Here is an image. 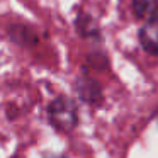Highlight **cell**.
<instances>
[{"label": "cell", "mask_w": 158, "mask_h": 158, "mask_svg": "<svg viewBox=\"0 0 158 158\" xmlns=\"http://www.w3.org/2000/svg\"><path fill=\"white\" fill-rule=\"evenodd\" d=\"M49 114H51V121L55 123V126L60 127V129H72L75 126L77 114H75V107L70 100L66 99L55 100L51 109H49Z\"/></svg>", "instance_id": "cell-1"}, {"label": "cell", "mask_w": 158, "mask_h": 158, "mask_svg": "<svg viewBox=\"0 0 158 158\" xmlns=\"http://www.w3.org/2000/svg\"><path fill=\"white\" fill-rule=\"evenodd\" d=\"M141 46L151 55H158V19L148 21L139 31Z\"/></svg>", "instance_id": "cell-2"}, {"label": "cell", "mask_w": 158, "mask_h": 158, "mask_svg": "<svg viewBox=\"0 0 158 158\" xmlns=\"http://www.w3.org/2000/svg\"><path fill=\"white\" fill-rule=\"evenodd\" d=\"M134 12L139 19L155 21V19H158V0H136Z\"/></svg>", "instance_id": "cell-3"}]
</instances>
